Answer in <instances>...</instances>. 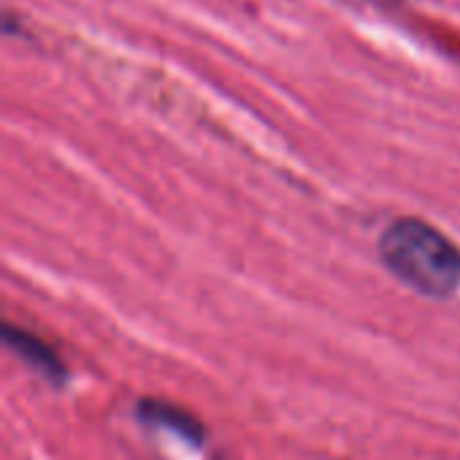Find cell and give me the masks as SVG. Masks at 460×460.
Listing matches in <instances>:
<instances>
[{
	"mask_svg": "<svg viewBox=\"0 0 460 460\" xmlns=\"http://www.w3.org/2000/svg\"><path fill=\"white\" fill-rule=\"evenodd\" d=\"M146 412H148V420H154V423H164V426L175 429L178 434H186V437H194V439L199 437L197 423L189 415H178L175 410L159 407V404H146Z\"/></svg>",
	"mask_w": 460,
	"mask_h": 460,
	"instance_id": "3957f363",
	"label": "cell"
},
{
	"mask_svg": "<svg viewBox=\"0 0 460 460\" xmlns=\"http://www.w3.org/2000/svg\"><path fill=\"white\" fill-rule=\"evenodd\" d=\"M385 267L426 296H450L460 286V248L437 226L399 218L380 237Z\"/></svg>",
	"mask_w": 460,
	"mask_h": 460,
	"instance_id": "6da1fadb",
	"label": "cell"
},
{
	"mask_svg": "<svg viewBox=\"0 0 460 460\" xmlns=\"http://www.w3.org/2000/svg\"><path fill=\"white\" fill-rule=\"evenodd\" d=\"M5 342L8 345H13L16 350H19V356H24V358H30V361H35L46 375H51V372H59V364H57V358L38 342V340H32L30 334H24V332H16V329H5Z\"/></svg>",
	"mask_w": 460,
	"mask_h": 460,
	"instance_id": "7a4b0ae2",
	"label": "cell"
}]
</instances>
